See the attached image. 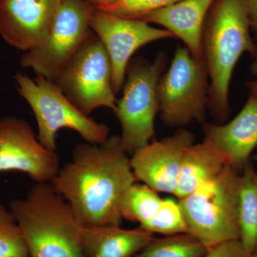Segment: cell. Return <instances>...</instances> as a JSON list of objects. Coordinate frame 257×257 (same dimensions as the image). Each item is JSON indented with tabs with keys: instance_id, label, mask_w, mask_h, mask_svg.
<instances>
[{
	"instance_id": "6da1fadb",
	"label": "cell",
	"mask_w": 257,
	"mask_h": 257,
	"mask_svg": "<svg viewBox=\"0 0 257 257\" xmlns=\"http://www.w3.org/2000/svg\"><path fill=\"white\" fill-rule=\"evenodd\" d=\"M136 182L121 138L114 135L100 145H76L50 184L82 226H120L121 202Z\"/></svg>"
},
{
	"instance_id": "7a4b0ae2",
	"label": "cell",
	"mask_w": 257,
	"mask_h": 257,
	"mask_svg": "<svg viewBox=\"0 0 257 257\" xmlns=\"http://www.w3.org/2000/svg\"><path fill=\"white\" fill-rule=\"evenodd\" d=\"M244 0H216L202 34L203 56L209 84V109L216 124L231 113L229 87L236 63L245 52L252 55L256 45Z\"/></svg>"
},
{
	"instance_id": "3957f363",
	"label": "cell",
	"mask_w": 257,
	"mask_h": 257,
	"mask_svg": "<svg viewBox=\"0 0 257 257\" xmlns=\"http://www.w3.org/2000/svg\"><path fill=\"white\" fill-rule=\"evenodd\" d=\"M30 257H84L79 222L70 204L50 183H35L10 202Z\"/></svg>"
},
{
	"instance_id": "277c9868",
	"label": "cell",
	"mask_w": 257,
	"mask_h": 257,
	"mask_svg": "<svg viewBox=\"0 0 257 257\" xmlns=\"http://www.w3.org/2000/svg\"><path fill=\"white\" fill-rule=\"evenodd\" d=\"M240 173L226 165L215 179L178 199L189 234L207 248L239 240Z\"/></svg>"
},
{
	"instance_id": "5b68a950",
	"label": "cell",
	"mask_w": 257,
	"mask_h": 257,
	"mask_svg": "<svg viewBox=\"0 0 257 257\" xmlns=\"http://www.w3.org/2000/svg\"><path fill=\"white\" fill-rule=\"evenodd\" d=\"M168 62L163 52L155 60L132 58L126 71L123 94L113 112L121 126V143L133 156L155 136V117L160 111L158 84Z\"/></svg>"
},
{
	"instance_id": "8992f818",
	"label": "cell",
	"mask_w": 257,
	"mask_h": 257,
	"mask_svg": "<svg viewBox=\"0 0 257 257\" xmlns=\"http://www.w3.org/2000/svg\"><path fill=\"white\" fill-rule=\"evenodd\" d=\"M14 79L20 95L36 118L37 138L47 150L57 152L56 135L63 128L77 132L86 143L93 145H100L109 138V126L82 113L55 82L37 76L32 79L20 72Z\"/></svg>"
},
{
	"instance_id": "52a82bcc",
	"label": "cell",
	"mask_w": 257,
	"mask_h": 257,
	"mask_svg": "<svg viewBox=\"0 0 257 257\" xmlns=\"http://www.w3.org/2000/svg\"><path fill=\"white\" fill-rule=\"evenodd\" d=\"M209 73L204 59L197 60L179 46L158 84L161 118L167 126L183 128L193 121L205 122L209 108Z\"/></svg>"
},
{
	"instance_id": "ba28073f",
	"label": "cell",
	"mask_w": 257,
	"mask_h": 257,
	"mask_svg": "<svg viewBox=\"0 0 257 257\" xmlns=\"http://www.w3.org/2000/svg\"><path fill=\"white\" fill-rule=\"evenodd\" d=\"M53 82L87 116L98 108H116L110 58L92 30Z\"/></svg>"
},
{
	"instance_id": "9c48e42d",
	"label": "cell",
	"mask_w": 257,
	"mask_h": 257,
	"mask_svg": "<svg viewBox=\"0 0 257 257\" xmlns=\"http://www.w3.org/2000/svg\"><path fill=\"white\" fill-rule=\"evenodd\" d=\"M96 10L89 1L63 0L46 42L23 52L20 65L54 82L92 32L90 20Z\"/></svg>"
},
{
	"instance_id": "30bf717a",
	"label": "cell",
	"mask_w": 257,
	"mask_h": 257,
	"mask_svg": "<svg viewBox=\"0 0 257 257\" xmlns=\"http://www.w3.org/2000/svg\"><path fill=\"white\" fill-rule=\"evenodd\" d=\"M60 169L58 153L40 143L28 122L13 116L0 119V172H23L35 183H50Z\"/></svg>"
},
{
	"instance_id": "8fae6325",
	"label": "cell",
	"mask_w": 257,
	"mask_h": 257,
	"mask_svg": "<svg viewBox=\"0 0 257 257\" xmlns=\"http://www.w3.org/2000/svg\"><path fill=\"white\" fill-rule=\"evenodd\" d=\"M90 28L110 58L115 94L122 89L128 62L138 49L157 40L176 38L166 29L155 28L142 20L119 18L99 10L92 15Z\"/></svg>"
},
{
	"instance_id": "7c38bea8",
	"label": "cell",
	"mask_w": 257,
	"mask_h": 257,
	"mask_svg": "<svg viewBox=\"0 0 257 257\" xmlns=\"http://www.w3.org/2000/svg\"><path fill=\"white\" fill-rule=\"evenodd\" d=\"M63 0H0V36L23 52L40 47L50 35Z\"/></svg>"
},
{
	"instance_id": "4fadbf2b",
	"label": "cell",
	"mask_w": 257,
	"mask_h": 257,
	"mask_svg": "<svg viewBox=\"0 0 257 257\" xmlns=\"http://www.w3.org/2000/svg\"><path fill=\"white\" fill-rule=\"evenodd\" d=\"M195 140L194 134L179 128L174 135L139 150L130 158L136 180L157 192L173 194L184 152Z\"/></svg>"
},
{
	"instance_id": "5bb4252c",
	"label": "cell",
	"mask_w": 257,
	"mask_h": 257,
	"mask_svg": "<svg viewBox=\"0 0 257 257\" xmlns=\"http://www.w3.org/2000/svg\"><path fill=\"white\" fill-rule=\"evenodd\" d=\"M204 143L224 160L225 165L241 173L257 146V95L250 93L239 114L226 123L202 124Z\"/></svg>"
},
{
	"instance_id": "9a60e30c",
	"label": "cell",
	"mask_w": 257,
	"mask_h": 257,
	"mask_svg": "<svg viewBox=\"0 0 257 257\" xmlns=\"http://www.w3.org/2000/svg\"><path fill=\"white\" fill-rule=\"evenodd\" d=\"M216 0H179L138 20L163 27L180 39L192 57L204 59L202 34L206 18Z\"/></svg>"
},
{
	"instance_id": "2e32d148",
	"label": "cell",
	"mask_w": 257,
	"mask_h": 257,
	"mask_svg": "<svg viewBox=\"0 0 257 257\" xmlns=\"http://www.w3.org/2000/svg\"><path fill=\"white\" fill-rule=\"evenodd\" d=\"M154 239V234L140 226L133 229L82 226L80 229L84 257H133Z\"/></svg>"
},
{
	"instance_id": "e0dca14e",
	"label": "cell",
	"mask_w": 257,
	"mask_h": 257,
	"mask_svg": "<svg viewBox=\"0 0 257 257\" xmlns=\"http://www.w3.org/2000/svg\"><path fill=\"white\" fill-rule=\"evenodd\" d=\"M225 166L220 155L207 144H193L184 152L174 195L177 199L187 197L215 179Z\"/></svg>"
},
{
	"instance_id": "ac0fdd59",
	"label": "cell",
	"mask_w": 257,
	"mask_h": 257,
	"mask_svg": "<svg viewBox=\"0 0 257 257\" xmlns=\"http://www.w3.org/2000/svg\"><path fill=\"white\" fill-rule=\"evenodd\" d=\"M239 241L248 254L257 249V172L250 162L240 173Z\"/></svg>"
},
{
	"instance_id": "d6986e66",
	"label": "cell",
	"mask_w": 257,
	"mask_h": 257,
	"mask_svg": "<svg viewBox=\"0 0 257 257\" xmlns=\"http://www.w3.org/2000/svg\"><path fill=\"white\" fill-rule=\"evenodd\" d=\"M208 248L189 233L155 238L133 257H202Z\"/></svg>"
},
{
	"instance_id": "ffe728a7",
	"label": "cell",
	"mask_w": 257,
	"mask_h": 257,
	"mask_svg": "<svg viewBox=\"0 0 257 257\" xmlns=\"http://www.w3.org/2000/svg\"><path fill=\"white\" fill-rule=\"evenodd\" d=\"M163 199L146 184L135 183L125 194L121 204L123 219L140 225L151 219L158 211Z\"/></svg>"
},
{
	"instance_id": "44dd1931",
	"label": "cell",
	"mask_w": 257,
	"mask_h": 257,
	"mask_svg": "<svg viewBox=\"0 0 257 257\" xmlns=\"http://www.w3.org/2000/svg\"><path fill=\"white\" fill-rule=\"evenodd\" d=\"M140 226L152 234L167 236L188 233L179 201L170 198L163 199L155 215Z\"/></svg>"
},
{
	"instance_id": "7402d4cb",
	"label": "cell",
	"mask_w": 257,
	"mask_h": 257,
	"mask_svg": "<svg viewBox=\"0 0 257 257\" xmlns=\"http://www.w3.org/2000/svg\"><path fill=\"white\" fill-rule=\"evenodd\" d=\"M0 257H30L28 248L16 221L0 204Z\"/></svg>"
},
{
	"instance_id": "603a6c76",
	"label": "cell",
	"mask_w": 257,
	"mask_h": 257,
	"mask_svg": "<svg viewBox=\"0 0 257 257\" xmlns=\"http://www.w3.org/2000/svg\"><path fill=\"white\" fill-rule=\"evenodd\" d=\"M179 0H114L99 10L119 17L139 20L147 14L174 4Z\"/></svg>"
},
{
	"instance_id": "cb8c5ba5",
	"label": "cell",
	"mask_w": 257,
	"mask_h": 257,
	"mask_svg": "<svg viewBox=\"0 0 257 257\" xmlns=\"http://www.w3.org/2000/svg\"><path fill=\"white\" fill-rule=\"evenodd\" d=\"M202 257H250V255L239 240H231L208 248Z\"/></svg>"
},
{
	"instance_id": "d4e9b609",
	"label": "cell",
	"mask_w": 257,
	"mask_h": 257,
	"mask_svg": "<svg viewBox=\"0 0 257 257\" xmlns=\"http://www.w3.org/2000/svg\"><path fill=\"white\" fill-rule=\"evenodd\" d=\"M251 30L257 36V0H244Z\"/></svg>"
},
{
	"instance_id": "484cf974",
	"label": "cell",
	"mask_w": 257,
	"mask_h": 257,
	"mask_svg": "<svg viewBox=\"0 0 257 257\" xmlns=\"http://www.w3.org/2000/svg\"><path fill=\"white\" fill-rule=\"evenodd\" d=\"M251 57H252V62L250 66V72L253 76H257V45Z\"/></svg>"
},
{
	"instance_id": "4316f807",
	"label": "cell",
	"mask_w": 257,
	"mask_h": 257,
	"mask_svg": "<svg viewBox=\"0 0 257 257\" xmlns=\"http://www.w3.org/2000/svg\"><path fill=\"white\" fill-rule=\"evenodd\" d=\"M91 3L95 5L97 9L99 8H103V7L107 6L114 3V0H89Z\"/></svg>"
},
{
	"instance_id": "83f0119b",
	"label": "cell",
	"mask_w": 257,
	"mask_h": 257,
	"mask_svg": "<svg viewBox=\"0 0 257 257\" xmlns=\"http://www.w3.org/2000/svg\"><path fill=\"white\" fill-rule=\"evenodd\" d=\"M246 87L250 90V93L257 95V79L253 81H248L246 82Z\"/></svg>"
},
{
	"instance_id": "f1b7e54d",
	"label": "cell",
	"mask_w": 257,
	"mask_h": 257,
	"mask_svg": "<svg viewBox=\"0 0 257 257\" xmlns=\"http://www.w3.org/2000/svg\"><path fill=\"white\" fill-rule=\"evenodd\" d=\"M250 257H257V249L250 255Z\"/></svg>"
},
{
	"instance_id": "f546056e",
	"label": "cell",
	"mask_w": 257,
	"mask_h": 257,
	"mask_svg": "<svg viewBox=\"0 0 257 257\" xmlns=\"http://www.w3.org/2000/svg\"><path fill=\"white\" fill-rule=\"evenodd\" d=\"M252 160L257 162V155H255L254 156L252 157Z\"/></svg>"
}]
</instances>
